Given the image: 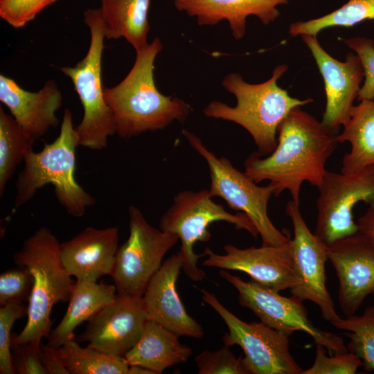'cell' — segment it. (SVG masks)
I'll list each match as a JSON object with an SVG mask.
<instances>
[{"mask_svg": "<svg viewBox=\"0 0 374 374\" xmlns=\"http://www.w3.org/2000/svg\"><path fill=\"white\" fill-rule=\"evenodd\" d=\"M219 274L238 291L240 305L249 309L261 322L291 335L296 331H303L310 335L315 344L323 346L328 355L348 351L343 338L312 324L303 301L292 296H283L279 292L253 280L245 281L228 270L220 269Z\"/></svg>", "mask_w": 374, "mask_h": 374, "instance_id": "cell-11", "label": "cell"}, {"mask_svg": "<svg viewBox=\"0 0 374 374\" xmlns=\"http://www.w3.org/2000/svg\"><path fill=\"white\" fill-rule=\"evenodd\" d=\"M288 2L289 0H174L175 8L195 17L199 26H215L226 20L236 39L245 35L247 17L256 16L264 25H268L280 15L277 7Z\"/></svg>", "mask_w": 374, "mask_h": 374, "instance_id": "cell-21", "label": "cell"}, {"mask_svg": "<svg viewBox=\"0 0 374 374\" xmlns=\"http://www.w3.org/2000/svg\"><path fill=\"white\" fill-rule=\"evenodd\" d=\"M17 266L2 272L0 275L1 306L28 301L33 278L26 267Z\"/></svg>", "mask_w": 374, "mask_h": 374, "instance_id": "cell-32", "label": "cell"}, {"mask_svg": "<svg viewBox=\"0 0 374 374\" xmlns=\"http://www.w3.org/2000/svg\"><path fill=\"white\" fill-rule=\"evenodd\" d=\"M71 374H128L130 365L124 357L106 353L90 346H80L75 339L57 347Z\"/></svg>", "mask_w": 374, "mask_h": 374, "instance_id": "cell-26", "label": "cell"}, {"mask_svg": "<svg viewBox=\"0 0 374 374\" xmlns=\"http://www.w3.org/2000/svg\"><path fill=\"white\" fill-rule=\"evenodd\" d=\"M326 352L323 346L316 344L314 363L308 369L303 370L302 374H355L363 366L359 357L351 352L329 356Z\"/></svg>", "mask_w": 374, "mask_h": 374, "instance_id": "cell-31", "label": "cell"}, {"mask_svg": "<svg viewBox=\"0 0 374 374\" xmlns=\"http://www.w3.org/2000/svg\"><path fill=\"white\" fill-rule=\"evenodd\" d=\"M317 188L314 234L328 246L358 233L353 217L357 204L374 206V166L351 174L327 170Z\"/></svg>", "mask_w": 374, "mask_h": 374, "instance_id": "cell-12", "label": "cell"}, {"mask_svg": "<svg viewBox=\"0 0 374 374\" xmlns=\"http://www.w3.org/2000/svg\"><path fill=\"white\" fill-rule=\"evenodd\" d=\"M301 37L323 79L326 101L321 122L335 132L349 118L354 101L358 97L364 80L362 61L356 53L350 52L346 60L341 62L323 49L317 36Z\"/></svg>", "mask_w": 374, "mask_h": 374, "instance_id": "cell-15", "label": "cell"}, {"mask_svg": "<svg viewBox=\"0 0 374 374\" xmlns=\"http://www.w3.org/2000/svg\"><path fill=\"white\" fill-rule=\"evenodd\" d=\"M0 101L35 140L59 125L55 113L62 105V96L54 80L46 81L41 89L33 92L1 73Z\"/></svg>", "mask_w": 374, "mask_h": 374, "instance_id": "cell-20", "label": "cell"}, {"mask_svg": "<svg viewBox=\"0 0 374 374\" xmlns=\"http://www.w3.org/2000/svg\"><path fill=\"white\" fill-rule=\"evenodd\" d=\"M358 233L362 235L374 248V206H370L357 222Z\"/></svg>", "mask_w": 374, "mask_h": 374, "instance_id": "cell-37", "label": "cell"}, {"mask_svg": "<svg viewBox=\"0 0 374 374\" xmlns=\"http://www.w3.org/2000/svg\"><path fill=\"white\" fill-rule=\"evenodd\" d=\"M179 336L149 319L137 343L124 356L129 365H136L161 374L174 365L186 362L193 350L181 344Z\"/></svg>", "mask_w": 374, "mask_h": 374, "instance_id": "cell-22", "label": "cell"}, {"mask_svg": "<svg viewBox=\"0 0 374 374\" xmlns=\"http://www.w3.org/2000/svg\"><path fill=\"white\" fill-rule=\"evenodd\" d=\"M28 314V306L21 303H9L0 308V373L15 374L12 364L11 329L15 322Z\"/></svg>", "mask_w": 374, "mask_h": 374, "instance_id": "cell-33", "label": "cell"}, {"mask_svg": "<svg viewBox=\"0 0 374 374\" xmlns=\"http://www.w3.org/2000/svg\"><path fill=\"white\" fill-rule=\"evenodd\" d=\"M117 227H87L60 244V258L67 273L76 280L96 283L111 276L118 248Z\"/></svg>", "mask_w": 374, "mask_h": 374, "instance_id": "cell-19", "label": "cell"}, {"mask_svg": "<svg viewBox=\"0 0 374 374\" xmlns=\"http://www.w3.org/2000/svg\"><path fill=\"white\" fill-rule=\"evenodd\" d=\"M150 319L143 297L118 294L88 321L80 341L108 354L124 357L141 337Z\"/></svg>", "mask_w": 374, "mask_h": 374, "instance_id": "cell-16", "label": "cell"}, {"mask_svg": "<svg viewBox=\"0 0 374 374\" xmlns=\"http://www.w3.org/2000/svg\"><path fill=\"white\" fill-rule=\"evenodd\" d=\"M42 341L11 346L12 364L15 374H47L40 353Z\"/></svg>", "mask_w": 374, "mask_h": 374, "instance_id": "cell-35", "label": "cell"}, {"mask_svg": "<svg viewBox=\"0 0 374 374\" xmlns=\"http://www.w3.org/2000/svg\"><path fill=\"white\" fill-rule=\"evenodd\" d=\"M60 244L48 228L40 227L13 255L16 265L29 270L33 284L28 299L26 324L19 334L12 335L11 346L48 337L53 305L69 301L75 281L62 264Z\"/></svg>", "mask_w": 374, "mask_h": 374, "instance_id": "cell-5", "label": "cell"}, {"mask_svg": "<svg viewBox=\"0 0 374 374\" xmlns=\"http://www.w3.org/2000/svg\"><path fill=\"white\" fill-rule=\"evenodd\" d=\"M128 213L129 236L118 248L111 276L118 294L142 296L165 255L179 240L150 225L136 206H130Z\"/></svg>", "mask_w": 374, "mask_h": 374, "instance_id": "cell-10", "label": "cell"}, {"mask_svg": "<svg viewBox=\"0 0 374 374\" xmlns=\"http://www.w3.org/2000/svg\"><path fill=\"white\" fill-rule=\"evenodd\" d=\"M224 345L215 351L205 350L195 357L199 374H249L243 357Z\"/></svg>", "mask_w": 374, "mask_h": 374, "instance_id": "cell-30", "label": "cell"}, {"mask_svg": "<svg viewBox=\"0 0 374 374\" xmlns=\"http://www.w3.org/2000/svg\"><path fill=\"white\" fill-rule=\"evenodd\" d=\"M331 324L345 332L350 339L347 350L359 357L364 369L374 371V305L367 307L361 315L340 317Z\"/></svg>", "mask_w": 374, "mask_h": 374, "instance_id": "cell-29", "label": "cell"}, {"mask_svg": "<svg viewBox=\"0 0 374 374\" xmlns=\"http://www.w3.org/2000/svg\"><path fill=\"white\" fill-rule=\"evenodd\" d=\"M114 285L75 280L62 319L48 336V345L60 347L75 339L74 330L112 302L117 294Z\"/></svg>", "mask_w": 374, "mask_h": 374, "instance_id": "cell-23", "label": "cell"}, {"mask_svg": "<svg viewBox=\"0 0 374 374\" xmlns=\"http://www.w3.org/2000/svg\"><path fill=\"white\" fill-rule=\"evenodd\" d=\"M338 143L335 132L297 107L279 125L274 150L264 158L251 153L244 162V172L256 184L272 183L276 197L288 190L299 204L302 184L321 185L326 162Z\"/></svg>", "mask_w": 374, "mask_h": 374, "instance_id": "cell-1", "label": "cell"}, {"mask_svg": "<svg viewBox=\"0 0 374 374\" xmlns=\"http://www.w3.org/2000/svg\"><path fill=\"white\" fill-rule=\"evenodd\" d=\"M343 127L337 140L348 142L350 150L342 159L341 172L355 173L374 166V100H361L354 105Z\"/></svg>", "mask_w": 374, "mask_h": 374, "instance_id": "cell-24", "label": "cell"}, {"mask_svg": "<svg viewBox=\"0 0 374 374\" xmlns=\"http://www.w3.org/2000/svg\"><path fill=\"white\" fill-rule=\"evenodd\" d=\"M181 269L182 260L178 252L165 260L142 296L144 305L150 319L178 336L202 339V326L188 314L177 290Z\"/></svg>", "mask_w": 374, "mask_h": 374, "instance_id": "cell-18", "label": "cell"}, {"mask_svg": "<svg viewBox=\"0 0 374 374\" xmlns=\"http://www.w3.org/2000/svg\"><path fill=\"white\" fill-rule=\"evenodd\" d=\"M163 48L159 37L136 51L133 66L114 87L104 88L105 100L114 118L116 134L130 139L162 130L175 121L184 123L191 106L177 96L162 94L154 78V61Z\"/></svg>", "mask_w": 374, "mask_h": 374, "instance_id": "cell-2", "label": "cell"}, {"mask_svg": "<svg viewBox=\"0 0 374 374\" xmlns=\"http://www.w3.org/2000/svg\"><path fill=\"white\" fill-rule=\"evenodd\" d=\"M226 222L236 229L245 230L255 238L258 231L250 219L243 213L232 214L223 205L213 200L208 190H184L173 198V203L162 215L159 228L177 235L181 241L178 251L182 260V271L193 281L206 278V274L197 265L202 254H196L194 244L211 238L208 228L215 222Z\"/></svg>", "mask_w": 374, "mask_h": 374, "instance_id": "cell-7", "label": "cell"}, {"mask_svg": "<svg viewBox=\"0 0 374 374\" xmlns=\"http://www.w3.org/2000/svg\"><path fill=\"white\" fill-rule=\"evenodd\" d=\"M285 211L293 226L291 256L295 274L300 280L297 287L290 290V293L303 301L315 303L323 319L331 323L340 317L326 284L328 246L310 230L301 215L299 204L290 200Z\"/></svg>", "mask_w": 374, "mask_h": 374, "instance_id": "cell-13", "label": "cell"}, {"mask_svg": "<svg viewBox=\"0 0 374 374\" xmlns=\"http://www.w3.org/2000/svg\"><path fill=\"white\" fill-rule=\"evenodd\" d=\"M182 134L191 148L206 161L211 196L222 198L230 208L244 213L256 228L262 245L278 246L287 242L291 238L289 231L278 230L267 213L268 202L275 191L273 184L258 186L228 159L217 157L195 134L184 129Z\"/></svg>", "mask_w": 374, "mask_h": 374, "instance_id": "cell-8", "label": "cell"}, {"mask_svg": "<svg viewBox=\"0 0 374 374\" xmlns=\"http://www.w3.org/2000/svg\"><path fill=\"white\" fill-rule=\"evenodd\" d=\"M287 69L285 64L278 65L271 78L259 84L247 82L238 73L227 74L222 85L234 95L235 106L213 100L204 108V115L240 125L251 136L259 156L270 154L276 147L278 127L283 120L294 108L313 102L312 98L292 97L278 86V80Z\"/></svg>", "mask_w": 374, "mask_h": 374, "instance_id": "cell-3", "label": "cell"}, {"mask_svg": "<svg viewBox=\"0 0 374 374\" xmlns=\"http://www.w3.org/2000/svg\"><path fill=\"white\" fill-rule=\"evenodd\" d=\"M202 300L211 307L226 325L224 345L239 346L249 374H302L303 369L290 351L291 334L276 330L264 323H247L230 312L215 296L200 289Z\"/></svg>", "mask_w": 374, "mask_h": 374, "instance_id": "cell-9", "label": "cell"}, {"mask_svg": "<svg viewBox=\"0 0 374 374\" xmlns=\"http://www.w3.org/2000/svg\"><path fill=\"white\" fill-rule=\"evenodd\" d=\"M35 140L0 107V197L18 165L33 150Z\"/></svg>", "mask_w": 374, "mask_h": 374, "instance_id": "cell-27", "label": "cell"}, {"mask_svg": "<svg viewBox=\"0 0 374 374\" xmlns=\"http://www.w3.org/2000/svg\"><path fill=\"white\" fill-rule=\"evenodd\" d=\"M150 0H100L105 38H125L135 49L145 47L150 30Z\"/></svg>", "mask_w": 374, "mask_h": 374, "instance_id": "cell-25", "label": "cell"}, {"mask_svg": "<svg viewBox=\"0 0 374 374\" xmlns=\"http://www.w3.org/2000/svg\"><path fill=\"white\" fill-rule=\"evenodd\" d=\"M328 257L339 280L341 311L346 317L355 314L374 294V248L357 233L328 245Z\"/></svg>", "mask_w": 374, "mask_h": 374, "instance_id": "cell-17", "label": "cell"}, {"mask_svg": "<svg viewBox=\"0 0 374 374\" xmlns=\"http://www.w3.org/2000/svg\"><path fill=\"white\" fill-rule=\"evenodd\" d=\"M77 146L78 137L73 125L72 112L66 109L57 138L51 143H45L42 151L32 150L26 156L24 168L16 180L13 209L27 203L39 189L50 184L67 213L82 217L96 199L75 180Z\"/></svg>", "mask_w": 374, "mask_h": 374, "instance_id": "cell-4", "label": "cell"}, {"mask_svg": "<svg viewBox=\"0 0 374 374\" xmlns=\"http://www.w3.org/2000/svg\"><path fill=\"white\" fill-rule=\"evenodd\" d=\"M83 16L90 32L88 51L74 66L60 70L71 80L84 109L82 119L75 127L78 146L103 150L107 146L109 136L116 134L114 115L105 100L102 83L105 35L100 8H88Z\"/></svg>", "mask_w": 374, "mask_h": 374, "instance_id": "cell-6", "label": "cell"}, {"mask_svg": "<svg viewBox=\"0 0 374 374\" xmlns=\"http://www.w3.org/2000/svg\"><path fill=\"white\" fill-rule=\"evenodd\" d=\"M343 41L359 56L364 67V80L358 100H374V41L364 37H354Z\"/></svg>", "mask_w": 374, "mask_h": 374, "instance_id": "cell-34", "label": "cell"}, {"mask_svg": "<svg viewBox=\"0 0 374 374\" xmlns=\"http://www.w3.org/2000/svg\"><path fill=\"white\" fill-rule=\"evenodd\" d=\"M40 353L47 374H69L58 353L57 347L44 345L41 342Z\"/></svg>", "mask_w": 374, "mask_h": 374, "instance_id": "cell-36", "label": "cell"}, {"mask_svg": "<svg viewBox=\"0 0 374 374\" xmlns=\"http://www.w3.org/2000/svg\"><path fill=\"white\" fill-rule=\"evenodd\" d=\"M368 19H374V0H348L342 6L326 15L290 24L289 33L292 37L317 36L325 28L351 27Z\"/></svg>", "mask_w": 374, "mask_h": 374, "instance_id": "cell-28", "label": "cell"}, {"mask_svg": "<svg viewBox=\"0 0 374 374\" xmlns=\"http://www.w3.org/2000/svg\"><path fill=\"white\" fill-rule=\"evenodd\" d=\"M223 249L224 253L219 254L206 247L203 265L244 272L251 280L278 292L292 290L300 283L292 265L291 238L278 246L262 244L240 249L229 244Z\"/></svg>", "mask_w": 374, "mask_h": 374, "instance_id": "cell-14", "label": "cell"}, {"mask_svg": "<svg viewBox=\"0 0 374 374\" xmlns=\"http://www.w3.org/2000/svg\"><path fill=\"white\" fill-rule=\"evenodd\" d=\"M128 374H154L150 370L136 366V365H130Z\"/></svg>", "mask_w": 374, "mask_h": 374, "instance_id": "cell-38", "label": "cell"}]
</instances>
